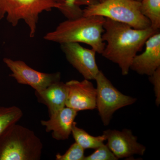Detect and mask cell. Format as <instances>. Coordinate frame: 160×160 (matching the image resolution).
I'll return each instance as SVG.
<instances>
[{"label": "cell", "mask_w": 160, "mask_h": 160, "mask_svg": "<svg viewBox=\"0 0 160 160\" xmlns=\"http://www.w3.org/2000/svg\"><path fill=\"white\" fill-rule=\"evenodd\" d=\"M102 38L106 42L102 55L118 64L122 74L129 73L132 62L146 41L156 31L151 28L138 29L106 18ZM159 31V30H158Z\"/></svg>", "instance_id": "cell-1"}, {"label": "cell", "mask_w": 160, "mask_h": 160, "mask_svg": "<svg viewBox=\"0 0 160 160\" xmlns=\"http://www.w3.org/2000/svg\"><path fill=\"white\" fill-rule=\"evenodd\" d=\"M106 18L100 16H84L67 19L59 24L53 31L46 33L44 39L60 44L83 43L102 54L106 43L102 35Z\"/></svg>", "instance_id": "cell-2"}, {"label": "cell", "mask_w": 160, "mask_h": 160, "mask_svg": "<svg viewBox=\"0 0 160 160\" xmlns=\"http://www.w3.org/2000/svg\"><path fill=\"white\" fill-rule=\"evenodd\" d=\"M43 144L34 132L15 124L0 135V160L41 159Z\"/></svg>", "instance_id": "cell-3"}, {"label": "cell", "mask_w": 160, "mask_h": 160, "mask_svg": "<svg viewBox=\"0 0 160 160\" xmlns=\"http://www.w3.org/2000/svg\"><path fill=\"white\" fill-rule=\"evenodd\" d=\"M84 16H100L113 21L127 24L136 29H147L150 22L141 11L138 0H107L86 6L83 9Z\"/></svg>", "instance_id": "cell-4"}, {"label": "cell", "mask_w": 160, "mask_h": 160, "mask_svg": "<svg viewBox=\"0 0 160 160\" xmlns=\"http://www.w3.org/2000/svg\"><path fill=\"white\" fill-rule=\"evenodd\" d=\"M59 9L56 0H0V21L6 17L13 27L23 20L29 29V37H34L39 15L43 12Z\"/></svg>", "instance_id": "cell-5"}, {"label": "cell", "mask_w": 160, "mask_h": 160, "mask_svg": "<svg viewBox=\"0 0 160 160\" xmlns=\"http://www.w3.org/2000/svg\"><path fill=\"white\" fill-rule=\"evenodd\" d=\"M95 80L97 82L96 108L103 124L107 126L117 110L134 104L137 99L120 92L101 70Z\"/></svg>", "instance_id": "cell-6"}, {"label": "cell", "mask_w": 160, "mask_h": 160, "mask_svg": "<svg viewBox=\"0 0 160 160\" xmlns=\"http://www.w3.org/2000/svg\"><path fill=\"white\" fill-rule=\"evenodd\" d=\"M3 62L12 72L10 76L18 83L30 86L35 91L43 90L61 79L59 72L48 73L38 71L23 61L4 58Z\"/></svg>", "instance_id": "cell-7"}, {"label": "cell", "mask_w": 160, "mask_h": 160, "mask_svg": "<svg viewBox=\"0 0 160 160\" xmlns=\"http://www.w3.org/2000/svg\"><path fill=\"white\" fill-rule=\"evenodd\" d=\"M66 59L85 79H95L99 72L96 61V52L84 48L79 43L61 44Z\"/></svg>", "instance_id": "cell-8"}, {"label": "cell", "mask_w": 160, "mask_h": 160, "mask_svg": "<svg viewBox=\"0 0 160 160\" xmlns=\"http://www.w3.org/2000/svg\"><path fill=\"white\" fill-rule=\"evenodd\" d=\"M103 134L106 138V145L118 159L136 154L143 155L146 151V147L138 142L137 137L133 135L130 129H124L121 131L107 129Z\"/></svg>", "instance_id": "cell-9"}, {"label": "cell", "mask_w": 160, "mask_h": 160, "mask_svg": "<svg viewBox=\"0 0 160 160\" xmlns=\"http://www.w3.org/2000/svg\"><path fill=\"white\" fill-rule=\"evenodd\" d=\"M66 83L68 88L66 107L77 112L96 108L97 89L89 80H71Z\"/></svg>", "instance_id": "cell-10"}, {"label": "cell", "mask_w": 160, "mask_h": 160, "mask_svg": "<svg viewBox=\"0 0 160 160\" xmlns=\"http://www.w3.org/2000/svg\"><path fill=\"white\" fill-rule=\"evenodd\" d=\"M145 45V51L134 57L130 69L140 75L150 76L160 67V31L156 32L151 36Z\"/></svg>", "instance_id": "cell-11"}, {"label": "cell", "mask_w": 160, "mask_h": 160, "mask_svg": "<svg viewBox=\"0 0 160 160\" xmlns=\"http://www.w3.org/2000/svg\"><path fill=\"white\" fill-rule=\"evenodd\" d=\"M78 112L65 106L63 109L49 116V119L41 121L47 132H52V138L58 141L68 139L71 134L72 125Z\"/></svg>", "instance_id": "cell-12"}, {"label": "cell", "mask_w": 160, "mask_h": 160, "mask_svg": "<svg viewBox=\"0 0 160 160\" xmlns=\"http://www.w3.org/2000/svg\"><path fill=\"white\" fill-rule=\"evenodd\" d=\"M35 94L38 102L47 106L50 116L66 106L68 88L66 83L59 81L43 90L35 92Z\"/></svg>", "instance_id": "cell-13"}, {"label": "cell", "mask_w": 160, "mask_h": 160, "mask_svg": "<svg viewBox=\"0 0 160 160\" xmlns=\"http://www.w3.org/2000/svg\"><path fill=\"white\" fill-rule=\"evenodd\" d=\"M59 10L68 19H72L83 15L82 6H88L99 2V0H56Z\"/></svg>", "instance_id": "cell-14"}, {"label": "cell", "mask_w": 160, "mask_h": 160, "mask_svg": "<svg viewBox=\"0 0 160 160\" xmlns=\"http://www.w3.org/2000/svg\"><path fill=\"white\" fill-rule=\"evenodd\" d=\"M72 134L75 142L77 143L84 149H96L104 144L106 141L105 135L95 137L89 134L84 129L79 128L77 124L74 122L72 129Z\"/></svg>", "instance_id": "cell-15"}, {"label": "cell", "mask_w": 160, "mask_h": 160, "mask_svg": "<svg viewBox=\"0 0 160 160\" xmlns=\"http://www.w3.org/2000/svg\"><path fill=\"white\" fill-rule=\"evenodd\" d=\"M142 14L150 22L152 29L158 31L160 28V0H141Z\"/></svg>", "instance_id": "cell-16"}, {"label": "cell", "mask_w": 160, "mask_h": 160, "mask_svg": "<svg viewBox=\"0 0 160 160\" xmlns=\"http://www.w3.org/2000/svg\"><path fill=\"white\" fill-rule=\"evenodd\" d=\"M22 116V111L17 106L0 107V135L12 125L16 124Z\"/></svg>", "instance_id": "cell-17"}, {"label": "cell", "mask_w": 160, "mask_h": 160, "mask_svg": "<svg viewBox=\"0 0 160 160\" xmlns=\"http://www.w3.org/2000/svg\"><path fill=\"white\" fill-rule=\"evenodd\" d=\"M84 150L77 143L75 142L70 146L64 154L58 153L56 155V160H84Z\"/></svg>", "instance_id": "cell-18"}, {"label": "cell", "mask_w": 160, "mask_h": 160, "mask_svg": "<svg viewBox=\"0 0 160 160\" xmlns=\"http://www.w3.org/2000/svg\"><path fill=\"white\" fill-rule=\"evenodd\" d=\"M95 151L87 157L84 160H117L118 158L109 149L107 145L103 144Z\"/></svg>", "instance_id": "cell-19"}, {"label": "cell", "mask_w": 160, "mask_h": 160, "mask_svg": "<svg viewBox=\"0 0 160 160\" xmlns=\"http://www.w3.org/2000/svg\"><path fill=\"white\" fill-rule=\"evenodd\" d=\"M149 81L154 86L156 98V104L159 106L160 104V67L154 73L149 76Z\"/></svg>", "instance_id": "cell-20"}, {"label": "cell", "mask_w": 160, "mask_h": 160, "mask_svg": "<svg viewBox=\"0 0 160 160\" xmlns=\"http://www.w3.org/2000/svg\"><path fill=\"white\" fill-rule=\"evenodd\" d=\"M106 1H107V0H99V2H105Z\"/></svg>", "instance_id": "cell-21"}, {"label": "cell", "mask_w": 160, "mask_h": 160, "mask_svg": "<svg viewBox=\"0 0 160 160\" xmlns=\"http://www.w3.org/2000/svg\"><path fill=\"white\" fill-rule=\"evenodd\" d=\"M138 1H139V2H140V1H141V0H138Z\"/></svg>", "instance_id": "cell-22"}]
</instances>
